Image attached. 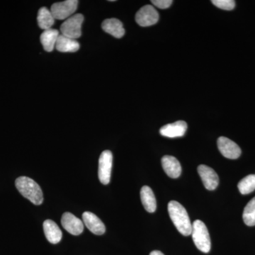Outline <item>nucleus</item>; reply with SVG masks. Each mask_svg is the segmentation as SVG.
Returning <instances> with one entry per match:
<instances>
[{
    "label": "nucleus",
    "instance_id": "1a4fd4ad",
    "mask_svg": "<svg viewBox=\"0 0 255 255\" xmlns=\"http://www.w3.org/2000/svg\"><path fill=\"white\" fill-rule=\"evenodd\" d=\"M198 172L206 189L213 191L217 188L219 177L214 169L204 164H201L198 167Z\"/></svg>",
    "mask_w": 255,
    "mask_h": 255
},
{
    "label": "nucleus",
    "instance_id": "9d476101",
    "mask_svg": "<svg viewBox=\"0 0 255 255\" xmlns=\"http://www.w3.org/2000/svg\"><path fill=\"white\" fill-rule=\"evenodd\" d=\"M64 229L73 236H79L84 231V223L71 213H64L61 219Z\"/></svg>",
    "mask_w": 255,
    "mask_h": 255
},
{
    "label": "nucleus",
    "instance_id": "f8f14e48",
    "mask_svg": "<svg viewBox=\"0 0 255 255\" xmlns=\"http://www.w3.org/2000/svg\"><path fill=\"white\" fill-rule=\"evenodd\" d=\"M82 219L87 228L94 234L102 236L105 233V224L95 214L86 211L82 214Z\"/></svg>",
    "mask_w": 255,
    "mask_h": 255
},
{
    "label": "nucleus",
    "instance_id": "20e7f679",
    "mask_svg": "<svg viewBox=\"0 0 255 255\" xmlns=\"http://www.w3.org/2000/svg\"><path fill=\"white\" fill-rule=\"evenodd\" d=\"M84 21L83 15L78 14L73 15L65 20L60 26L62 35L68 38L76 39L82 35V25Z\"/></svg>",
    "mask_w": 255,
    "mask_h": 255
},
{
    "label": "nucleus",
    "instance_id": "dca6fc26",
    "mask_svg": "<svg viewBox=\"0 0 255 255\" xmlns=\"http://www.w3.org/2000/svg\"><path fill=\"white\" fill-rule=\"evenodd\" d=\"M55 48L63 53H75L80 49V44L76 40L61 34L57 40Z\"/></svg>",
    "mask_w": 255,
    "mask_h": 255
},
{
    "label": "nucleus",
    "instance_id": "412c9836",
    "mask_svg": "<svg viewBox=\"0 0 255 255\" xmlns=\"http://www.w3.org/2000/svg\"><path fill=\"white\" fill-rule=\"evenodd\" d=\"M243 218L247 226H255V197L247 204L243 211Z\"/></svg>",
    "mask_w": 255,
    "mask_h": 255
},
{
    "label": "nucleus",
    "instance_id": "6e6552de",
    "mask_svg": "<svg viewBox=\"0 0 255 255\" xmlns=\"http://www.w3.org/2000/svg\"><path fill=\"white\" fill-rule=\"evenodd\" d=\"M217 144L220 152L226 158L238 159L241 155V147L228 137H220Z\"/></svg>",
    "mask_w": 255,
    "mask_h": 255
},
{
    "label": "nucleus",
    "instance_id": "4468645a",
    "mask_svg": "<svg viewBox=\"0 0 255 255\" xmlns=\"http://www.w3.org/2000/svg\"><path fill=\"white\" fill-rule=\"evenodd\" d=\"M43 226L45 236L49 243L52 244H57L61 241L63 233L54 221L46 220L43 223Z\"/></svg>",
    "mask_w": 255,
    "mask_h": 255
},
{
    "label": "nucleus",
    "instance_id": "b1692460",
    "mask_svg": "<svg viewBox=\"0 0 255 255\" xmlns=\"http://www.w3.org/2000/svg\"><path fill=\"white\" fill-rule=\"evenodd\" d=\"M150 255H164L162 252L158 251H155L151 252Z\"/></svg>",
    "mask_w": 255,
    "mask_h": 255
},
{
    "label": "nucleus",
    "instance_id": "6ab92c4d",
    "mask_svg": "<svg viewBox=\"0 0 255 255\" xmlns=\"http://www.w3.org/2000/svg\"><path fill=\"white\" fill-rule=\"evenodd\" d=\"M55 20V18L50 10L47 9L46 7H42L38 11L37 21L39 27L44 31L51 28V26L54 24Z\"/></svg>",
    "mask_w": 255,
    "mask_h": 255
},
{
    "label": "nucleus",
    "instance_id": "39448f33",
    "mask_svg": "<svg viewBox=\"0 0 255 255\" xmlns=\"http://www.w3.org/2000/svg\"><path fill=\"white\" fill-rule=\"evenodd\" d=\"M78 0H66L55 3L52 5L50 11L55 19H68L78 9Z\"/></svg>",
    "mask_w": 255,
    "mask_h": 255
},
{
    "label": "nucleus",
    "instance_id": "4be33fe9",
    "mask_svg": "<svg viewBox=\"0 0 255 255\" xmlns=\"http://www.w3.org/2000/svg\"><path fill=\"white\" fill-rule=\"evenodd\" d=\"M211 2L221 9L233 10L236 6V1L233 0H212Z\"/></svg>",
    "mask_w": 255,
    "mask_h": 255
},
{
    "label": "nucleus",
    "instance_id": "f257e3e1",
    "mask_svg": "<svg viewBox=\"0 0 255 255\" xmlns=\"http://www.w3.org/2000/svg\"><path fill=\"white\" fill-rule=\"evenodd\" d=\"M168 212L169 217L178 231L183 236H190L192 224L185 208L177 201H172L168 204Z\"/></svg>",
    "mask_w": 255,
    "mask_h": 255
},
{
    "label": "nucleus",
    "instance_id": "f3484780",
    "mask_svg": "<svg viewBox=\"0 0 255 255\" xmlns=\"http://www.w3.org/2000/svg\"><path fill=\"white\" fill-rule=\"evenodd\" d=\"M140 199L144 208L147 212L154 213L157 209L155 194L150 187L144 186L140 190Z\"/></svg>",
    "mask_w": 255,
    "mask_h": 255
},
{
    "label": "nucleus",
    "instance_id": "a211bd4d",
    "mask_svg": "<svg viewBox=\"0 0 255 255\" xmlns=\"http://www.w3.org/2000/svg\"><path fill=\"white\" fill-rule=\"evenodd\" d=\"M59 36V31L56 29H53V28L45 30L43 32L41 36V42L46 51H53Z\"/></svg>",
    "mask_w": 255,
    "mask_h": 255
},
{
    "label": "nucleus",
    "instance_id": "0eeeda50",
    "mask_svg": "<svg viewBox=\"0 0 255 255\" xmlns=\"http://www.w3.org/2000/svg\"><path fill=\"white\" fill-rule=\"evenodd\" d=\"M159 14L152 5H145L135 15V21L140 26H150L157 23Z\"/></svg>",
    "mask_w": 255,
    "mask_h": 255
},
{
    "label": "nucleus",
    "instance_id": "aec40b11",
    "mask_svg": "<svg viewBox=\"0 0 255 255\" xmlns=\"http://www.w3.org/2000/svg\"><path fill=\"white\" fill-rule=\"evenodd\" d=\"M238 189L243 195L251 194L255 190V174H250L238 183Z\"/></svg>",
    "mask_w": 255,
    "mask_h": 255
},
{
    "label": "nucleus",
    "instance_id": "ddd939ff",
    "mask_svg": "<svg viewBox=\"0 0 255 255\" xmlns=\"http://www.w3.org/2000/svg\"><path fill=\"white\" fill-rule=\"evenodd\" d=\"M162 165L164 172L172 179H177L182 173V167L178 159L173 156L165 155L162 158Z\"/></svg>",
    "mask_w": 255,
    "mask_h": 255
},
{
    "label": "nucleus",
    "instance_id": "f03ea898",
    "mask_svg": "<svg viewBox=\"0 0 255 255\" xmlns=\"http://www.w3.org/2000/svg\"><path fill=\"white\" fill-rule=\"evenodd\" d=\"M20 194L35 205H41L43 194L40 186L33 179L27 177H20L15 182Z\"/></svg>",
    "mask_w": 255,
    "mask_h": 255
},
{
    "label": "nucleus",
    "instance_id": "9b49d317",
    "mask_svg": "<svg viewBox=\"0 0 255 255\" xmlns=\"http://www.w3.org/2000/svg\"><path fill=\"white\" fill-rule=\"evenodd\" d=\"M187 130V123L184 121H178L173 124L164 126L161 128L159 132L162 136L174 138L184 136Z\"/></svg>",
    "mask_w": 255,
    "mask_h": 255
},
{
    "label": "nucleus",
    "instance_id": "5701e85b",
    "mask_svg": "<svg viewBox=\"0 0 255 255\" xmlns=\"http://www.w3.org/2000/svg\"><path fill=\"white\" fill-rule=\"evenodd\" d=\"M151 2L157 7L160 9H167L172 5L173 1L172 0H152Z\"/></svg>",
    "mask_w": 255,
    "mask_h": 255
},
{
    "label": "nucleus",
    "instance_id": "2eb2a0df",
    "mask_svg": "<svg viewBox=\"0 0 255 255\" xmlns=\"http://www.w3.org/2000/svg\"><path fill=\"white\" fill-rule=\"evenodd\" d=\"M102 27L104 31L117 38H122L125 34L123 23L117 18H108L102 23Z\"/></svg>",
    "mask_w": 255,
    "mask_h": 255
},
{
    "label": "nucleus",
    "instance_id": "7ed1b4c3",
    "mask_svg": "<svg viewBox=\"0 0 255 255\" xmlns=\"http://www.w3.org/2000/svg\"><path fill=\"white\" fill-rule=\"evenodd\" d=\"M191 235L197 249L204 253H208L211 251V238L205 223L200 220L194 221Z\"/></svg>",
    "mask_w": 255,
    "mask_h": 255
},
{
    "label": "nucleus",
    "instance_id": "423d86ee",
    "mask_svg": "<svg viewBox=\"0 0 255 255\" xmlns=\"http://www.w3.org/2000/svg\"><path fill=\"white\" fill-rule=\"evenodd\" d=\"M113 164V155L110 150H105L99 159L98 177L102 184L107 185L110 182Z\"/></svg>",
    "mask_w": 255,
    "mask_h": 255
}]
</instances>
